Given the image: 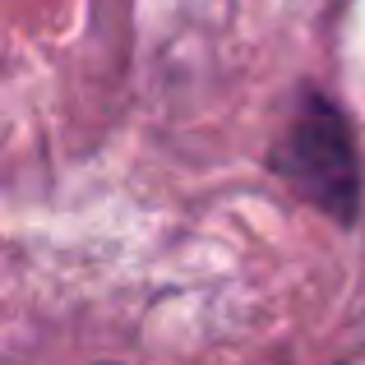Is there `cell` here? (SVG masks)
<instances>
[{"mask_svg": "<svg viewBox=\"0 0 365 365\" xmlns=\"http://www.w3.org/2000/svg\"><path fill=\"white\" fill-rule=\"evenodd\" d=\"M273 167L282 171V180L305 195L314 208H324L338 222H351L361 204V167L356 148L342 116L329 102H310L301 116L292 120L287 139L277 143Z\"/></svg>", "mask_w": 365, "mask_h": 365, "instance_id": "6da1fadb", "label": "cell"}]
</instances>
